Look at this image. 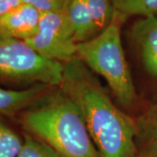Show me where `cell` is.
Instances as JSON below:
<instances>
[{
    "mask_svg": "<svg viewBox=\"0 0 157 157\" xmlns=\"http://www.w3.org/2000/svg\"><path fill=\"white\" fill-rule=\"evenodd\" d=\"M60 89L80 109L101 157H135L136 120L118 108L78 58L64 64Z\"/></svg>",
    "mask_w": 157,
    "mask_h": 157,
    "instance_id": "1",
    "label": "cell"
},
{
    "mask_svg": "<svg viewBox=\"0 0 157 157\" xmlns=\"http://www.w3.org/2000/svg\"><path fill=\"white\" fill-rule=\"evenodd\" d=\"M22 124L59 157H101L80 109L59 87L25 113Z\"/></svg>",
    "mask_w": 157,
    "mask_h": 157,
    "instance_id": "2",
    "label": "cell"
},
{
    "mask_svg": "<svg viewBox=\"0 0 157 157\" xmlns=\"http://www.w3.org/2000/svg\"><path fill=\"white\" fill-rule=\"evenodd\" d=\"M126 19L115 11L111 24L101 33L78 43L77 58L104 78L122 106L131 107L137 94L121 42V28Z\"/></svg>",
    "mask_w": 157,
    "mask_h": 157,
    "instance_id": "3",
    "label": "cell"
},
{
    "mask_svg": "<svg viewBox=\"0 0 157 157\" xmlns=\"http://www.w3.org/2000/svg\"><path fill=\"white\" fill-rule=\"evenodd\" d=\"M64 64L47 59L24 40L0 33V78L59 86Z\"/></svg>",
    "mask_w": 157,
    "mask_h": 157,
    "instance_id": "4",
    "label": "cell"
},
{
    "mask_svg": "<svg viewBox=\"0 0 157 157\" xmlns=\"http://www.w3.org/2000/svg\"><path fill=\"white\" fill-rule=\"evenodd\" d=\"M39 55L63 64L77 58V45L66 11L42 12L39 29L25 41Z\"/></svg>",
    "mask_w": 157,
    "mask_h": 157,
    "instance_id": "5",
    "label": "cell"
},
{
    "mask_svg": "<svg viewBox=\"0 0 157 157\" xmlns=\"http://www.w3.org/2000/svg\"><path fill=\"white\" fill-rule=\"evenodd\" d=\"M41 14L34 6L22 3L0 17V33L25 41L38 32Z\"/></svg>",
    "mask_w": 157,
    "mask_h": 157,
    "instance_id": "6",
    "label": "cell"
},
{
    "mask_svg": "<svg viewBox=\"0 0 157 157\" xmlns=\"http://www.w3.org/2000/svg\"><path fill=\"white\" fill-rule=\"evenodd\" d=\"M131 36L140 50L147 73L157 78V16L137 20L131 28Z\"/></svg>",
    "mask_w": 157,
    "mask_h": 157,
    "instance_id": "7",
    "label": "cell"
},
{
    "mask_svg": "<svg viewBox=\"0 0 157 157\" xmlns=\"http://www.w3.org/2000/svg\"><path fill=\"white\" fill-rule=\"evenodd\" d=\"M47 91L46 86L27 89L11 90L0 87V115H12L35 104Z\"/></svg>",
    "mask_w": 157,
    "mask_h": 157,
    "instance_id": "8",
    "label": "cell"
},
{
    "mask_svg": "<svg viewBox=\"0 0 157 157\" xmlns=\"http://www.w3.org/2000/svg\"><path fill=\"white\" fill-rule=\"evenodd\" d=\"M65 11L77 43L86 42L98 35L86 0H69Z\"/></svg>",
    "mask_w": 157,
    "mask_h": 157,
    "instance_id": "9",
    "label": "cell"
},
{
    "mask_svg": "<svg viewBox=\"0 0 157 157\" xmlns=\"http://www.w3.org/2000/svg\"><path fill=\"white\" fill-rule=\"evenodd\" d=\"M137 139L143 145L142 157H157V103L136 120Z\"/></svg>",
    "mask_w": 157,
    "mask_h": 157,
    "instance_id": "10",
    "label": "cell"
},
{
    "mask_svg": "<svg viewBox=\"0 0 157 157\" xmlns=\"http://www.w3.org/2000/svg\"><path fill=\"white\" fill-rule=\"evenodd\" d=\"M115 11L124 17L156 16L157 0H112Z\"/></svg>",
    "mask_w": 157,
    "mask_h": 157,
    "instance_id": "11",
    "label": "cell"
},
{
    "mask_svg": "<svg viewBox=\"0 0 157 157\" xmlns=\"http://www.w3.org/2000/svg\"><path fill=\"white\" fill-rule=\"evenodd\" d=\"M98 34L111 24L115 14L112 0H86Z\"/></svg>",
    "mask_w": 157,
    "mask_h": 157,
    "instance_id": "12",
    "label": "cell"
},
{
    "mask_svg": "<svg viewBox=\"0 0 157 157\" xmlns=\"http://www.w3.org/2000/svg\"><path fill=\"white\" fill-rule=\"evenodd\" d=\"M24 139L11 128L0 115V157H17Z\"/></svg>",
    "mask_w": 157,
    "mask_h": 157,
    "instance_id": "13",
    "label": "cell"
},
{
    "mask_svg": "<svg viewBox=\"0 0 157 157\" xmlns=\"http://www.w3.org/2000/svg\"><path fill=\"white\" fill-rule=\"evenodd\" d=\"M17 157H59L56 151L43 140L30 135H24V143Z\"/></svg>",
    "mask_w": 157,
    "mask_h": 157,
    "instance_id": "14",
    "label": "cell"
},
{
    "mask_svg": "<svg viewBox=\"0 0 157 157\" xmlns=\"http://www.w3.org/2000/svg\"><path fill=\"white\" fill-rule=\"evenodd\" d=\"M69 0H22L23 3L34 6L41 12L66 11Z\"/></svg>",
    "mask_w": 157,
    "mask_h": 157,
    "instance_id": "15",
    "label": "cell"
},
{
    "mask_svg": "<svg viewBox=\"0 0 157 157\" xmlns=\"http://www.w3.org/2000/svg\"><path fill=\"white\" fill-rule=\"evenodd\" d=\"M22 3V0H0V17Z\"/></svg>",
    "mask_w": 157,
    "mask_h": 157,
    "instance_id": "16",
    "label": "cell"
}]
</instances>
